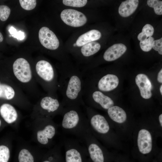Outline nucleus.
<instances>
[{
    "label": "nucleus",
    "instance_id": "obj_17",
    "mask_svg": "<svg viewBox=\"0 0 162 162\" xmlns=\"http://www.w3.org/2000/svg\"><path fill=\"white\" fill-rule=\"evenodd\" d=\"M101 37L100 32L98 30L93 29L82 34L77 39L76 46L80 47L91 42L99 39Z\"/></svg>",
    "mask_w": 162,
    "mask_h": 162
},
{
    "label": "nucleus",
    "instance_id": "obj_11",
    "mask_svg": "<svg viewBox=\"0 0 162 162\" xmlns=\"http://www.w3.org/2000/svg\"><path fill=\"white\" fill-rule=\"evenodd\" d=\"M39 41L46 48L55 50L59 47V42L57 37L52 31L46 27H43L40 29L38 33Z\"/></svg>",
    "mask_w": 162,
    "mask_h": 162
},
{
    "label": "nucleus",
    "instance_id": "obj_1",
    "mask_svg": "<svg viewBox=\"0 0 162 162\" xmlns=\"http://www.w3.org/2000/svg\"><path fill=\"white\" fill-rule=\"evenodd\" d=\"M58 91L62 97L64 107L84 106L83 99L84 78L82 72L71 67H64L58 70Z\"/></svg>",
    "mask_w": 162,
    "mask_h": 162
},
{
    "label": "nucleus",
    "instance_id": "obj_21",
    "mask_svg": "<svg viewBox=\"0 0 162 162\" xmlns=\"http://www.w3.org/2000/svg\"><path fill=\"white\" fill-rule=\"evenodd\" d=\"M154 32V28L150 24H147L143 27L142 31L140 33L138 36L137 38L140 41L143 40L151 37Z\"/></svg>",
    "mask_w": 162,
    "mask_h": 162
},
{
    "label": "nucleus",
    "instance_id": "obj_26",
    "mask_svg": "<svg viewBox=\"0 0 162 162\" xmlns=\"http://www.w3.org/2000/svg\"><path fill=\"white\" fill-rule=\"evenodd\" d=\"M10 157L9 148L4 145L0 146V162H8Z\"/></svg>",
    "mask_w": 162,
    "mask_h": 162
},
{
    "label": "nucleus",
    "instance_id": "obj_23",
    "mask_svg": "<svg viewBox=\"0 0 162 162\" xmlns=\"http://www.w3.org/2000/svg\"><path fill=\"white\" fill-rule=\"evenodd\" d=\"M147 3L150 7L154 8L155 13L158 15L162 14V1L158 0H148Z\"/></svg>",
    "mask_w": 162,
    "mask_h": 162
},
{
    "label": "nucleus",
    "instance_id": "obj_22",
    "mask_svg": "<svg viewBox=\"0 0 162 162\" xmlns=\"http://www.w3.org/2000/svg\"><path fill=\"white\" fill-rule=\"evenodd\" d=\"M19 162H34V158L30 152L25 148L22 149L18 155Z\"/></svg>",
    "mask_w": 162,
    "mask_h": 162
},
{
    "label": "nucleus",
    "instance_id": "obj_27",
    "mask_svg": "<svg viewBox=\"0 0 162 162\" xmlns=\"http://www.w3.org/2000/svg\"><path fill=\"white\" fill-rule=\"evenodd\" d=\"M19 1L22 8L28 10L34 9L37 4L36 0H20Z\"/></svg>",
    "mask_w": 162,
    "mask_h": 162
},
{
    "label": "nucleus",
    "instance_id": "obj_25",
    "mask_svg": "<svg viewBox=\"0 0 162 162\" xmlns=\"http://www.w3.org/2000/svg\"><path fill=\"white\" fill-rule=\"evenodd\" d=\"M86 0H63V3L65 5L75 7H82L85 6Z\"/></svg>",
    "mask_w": 162,
    "mask_h": 162
},
{
    "label": "nucleus",
    "instance_id": "obj_31",
    "mask_svg": "<svg viewBox=\"0 0 162 162\" xmlns=\"http://www.w3.org/2000/svg\"><path fill=\"white\" fill-rule=\"evenodd\" d=\"M157 80L158 82L160 83H162V69H161L159 72Z\"/></svg>",
    "mask_w": 162,
    "mask_h": 162
},
{
    "label": "nucleus",
    "instance_id": "obj_10",
    "mask_svg": "<svg viewBox=\"0 0 162 162\" xmlns=\"http://www.w3.org/2000/svg\"><path fill=\"white\" fill-rule=\"evenodd\" d=\"M60 17L65 24L74 27L82 26L87 21L86 16L83 13L71 9H65L62 10Z\"/></svg>",
    "mask_w": 162,
    "mask_h": 162
},
{
    "label": "nucleus",
    "instance_id": "obj_19",
    "mask_svg": "<svg viewBox=\"0 0 162 162\" xmlns=\"http://www.w3.org/2000/svg\"><path fill=\"white\" fill-rule=\"evenodd\" d=\"M110 118L114 121L118 123L124 122L127 119V115L125 111L117 106H113L107 110Z\"/></svg>",
    "mask_w": 162,
    "mask_h": 162
},
{
    "label": "nucleus",
    "instance_id": "obj_34",
    "mask_svg": "<svg viewBox=\"0 0 162 162\" xmlns=\"http://www.w3.org/2000/svg\"><path fill=\"white\" fill-rule=\"evenodd\" d=\"M52 156H50V157L49 158V160H46L43 161V162H52Z\"/></svg>",
    "mask_w": 162,
    "mask_h": 162
},
{
    "label": "nucleus",
    "instance_id": "obj_12",
    "mask_svg": "<svg viewBox=\"0 0 162 162\" xmlns=\"http://www.w3.org/2000/svg\"><path fill=\"white\" fill-rule=\"evenodd\" d=\"M84 79L92 84L96 83L98 90L105 92L114 89L117 87L119 83V80L117 76L110 74L103 75L98 80L89 81Z\"/></svg>",
    "mask_w": 162,
    "mask_h": 162
},
{
    "label": "nucleus",
    "instance_id": "obj_29",
    "mask_svg": "<svg viewBox=\"0 0 162 162\" xmlns=\"http://www.w3.org/2000/svg\"><path fill=\"white\" fill-rule=\"evenodd\" d=\"M152 48L155 51H158V53L162 55V38L154 40Z\"/></svg>",
    "mask_w": 162,
    "mask_h": 162
},
{
    "label": "nucleus",
    "instance_id": "obj_7",
    "mask_svg": "<svg viewBox=\"0 0 162 162\" xmlns=\"http://www.w3.org/2000/svg\"><path fill=\"white\" fill-rule=\"evenodd\" d=\"M65 151L64 162H89L86 147L74 139L65 138L63 140Z\"/></svg>",
    "mask_w": 162,
    "mask_h": 162
},
{
    "label": "nucleus",
    "instance_id": "obj_36",
    "mask_svg": "<svg viewBox=\"0 0 162 162\" xmlns=\"http://www.w3.org/2000/svg\"><path fill=\"white\" fill-rule=\"evenodd\" d=\"M160 92L161 95H162V85H161L160 88Z\"/></svg>",
    "mask_w": 162,
    "mask_h": 162
},
{
    "label": "nucleus",
    "instance_id": "obj_18",
    "mask_svg": "<svg viewBox=\"0 0 162 162\" xmlns=\"http://www.w3.org/2000/svg\"><path fill=\"white\" fill-rule=\"evenodd\" d=\"M138 4V0H127L122 2L118 8L119 14L124 17L130 16L135 11Z\"/></svg>",
    "mask_w": 162,
    "mask_h": 162
},
{
    "label": "nucleus",
    "instance_id": "obj_9",
    "mask_svg": "<svg viewBox=\"0 0 162 162\" xmlns=\"http://www.w3.org/2000/svg\"><path fill=\"white\" fill-rule=\"evenodd\" d=\"M44 125L38 131L37 137L41 145L47 146L50 144L57 132V126L52 121L51 118L43 117Z\"/></svg>",
    "mask_w": 162,
    "mask_h": 162
},
{
    "label": "nucleus",
    "instance_id": "obj_38",
    "mask_svg": "<svg viewBox=\"0 0 162 162\" xmlns=\"http://www.w3.org/2000/svg\"><path fill=\"white\" fill-rule=\"evenodd\" d=\"M1 120H0V126H1Z\"/></svg>",
    "mask_w": 162,
    "mask_h": 162
},
{
    "label": "nucleus",
    "instance_id": "obj_5",
    "mask_svg": "<svg viewBox=\"0 0 162 162\" xmlns=\"http://www.w3.org/2000/svg\"><path fill=\"white\" fill-rule=\"evenodd\" d=\"M64 106L58 98L47 94L42 95L35 105L34 116L51 118L58 115H61Z\"/></svg>",
    "mask_w": 162,
    "mask_h": 162
},
{
    "label": "nucleus",
    "instance_id": "obj_28",
    "mask_svg": "<svg viewBox=\"0 0 162 162\" xmlns=\"http://www.w3.org/2000/svg\"><path fill=\"white\" fill-rule=\"evenodd\" d=\"M10 9L5 5H0V20L2 21H6L8 18L10 13Z\"/></svg>",
    "mask_w": 162,
    "mask_h": 162
},
{
    "label": "nucleus",
    "instance_id": "obj_13",
    "mask_svg": "<svg viewBox=\"0 0 162 162\" xmlns=\"http://www.w3.org/2000/svg\"><path fill=\"white\" fill-rule=\"evenodd\" d=\"M137 145L141 153L145 154L149 153L152 148V140L151 134L147 130L142 129L138 133Z\"/></svg>",
    "mask_w": 162,
    "mask_h": 162
},
{
    "label": "nucleus",
    "instance_id": "obj_4",
    "mask_svg": "<svg viewBox=\"0 0 162 162\" xmlns=\"http://www.w3.org/2000/svg\"><path fill=\"white\" fill-rule=\"evenodd\" d=\"M36 81L46 94L58 97V74L52 64L44 59L40 60L32 67Z\"/></svg>",
    "mask_w": 162,
    "mask_h": 162
},
{
    "label": "nucleus",
    "instance_id": "obj_16",
    "mask_svg": "<svg viewBox=\"0 0 162 162\" xmlns=\"http://www.w3.org/2000/svg\"><path fill=\"white\" fill-rule=\"evenodd\" d=\"M127 49L126 46L123 44H114L106 50L104 54L103 58L107 62L114 61L120 57Z\"/></svg>",
    "mask_w": 162,
    "mask_h": 162
},
{
    "label": "nucleus",
    "instance_id": "obj_39",
    "mask_svg": "<svg viewBox=\"0 0 162 162\" xmlns=\"http://www.w3.org/2000/svg\"><path fill=\"white\" fill-rule=\"evenodd\" d=\"M1 81H2V80H1L0 79V83L1 82Z\"/></svg>",
    "mask_w": 162,
    "mask_h": 162
},
{
    "label": "nucleus",
    "instance_id": "obj_32",
    "mask_svg": "<svg viewBox=\"0 0 162 162\" xmlns=\"http://www.w3.org/2000/svg\"><path fill=\"white\" fill-rule=\"evenodd\" d=\"M9 31L11 34H14V35L17 32L16 29L12 27H11L9 30Z\"/></svg>",
    "mask_w": 162,
    "mask_h": 162
},
{
    "label": "nucleus",
    "instance_id": "obj_30",
    "mask_svg": "<svg viewBox=\"0 0 162 162\" xmlns=\"http://www.w3.org/2000/svg\"><path fill=\"white\" fill-rule=\"evenodd\" d=\"M16 33L14 36H12L14 38H16L18 39L22 40L25 38L24 33L21 31H19L18 33Z\"/></svg>",
    "mask_w": 162,
    "mask_h": 162
},
{
    "label": "nucleus",
    "instance_id": "obj_35",
    "mask_svg": "<svg viewBox=\"0 0 162 162\" xmlns=\"http://www.w3.org/2000/svg\"><path fill=\"white\" fill-rule=\"evenodd\" d=\"M3 37L2 34L0 32V42H1L3 41Z\"/></svg>",
    "mask_w": 162,
    "mask_h": 162
},
{
    "label": "nucleus",
    "instance_id": "obj_14",
    "mask_svg": "<svg viewBox=\"0 0 162 162\" xmlns=\"http://www.w3.org/2000/svg\"><path fill=\"white\" fill-rule=\"evenodd\" d=\"M135 82L142 97L146 99L151 98L152 96V86L147 76L144 74H139L136 76Z\"/></svg>",
    "mask_w": 162,
    "mask_h": 162
},
{
    "label": "nucleus",
    "instance_id": "obj_8",
    "mask_svg": "<svg viewBox=\"0 0 162 162\" xmlns=\"http://www.w3.org/2000/svg\"><path fill=\"white\" fill-rule=\"evenodd\" d=\"M83 141L86 144L88 156L92 162H106L104 150L96 142L91 131L85 136Z\"/></svg>",
    "mask_w": 162,
    "mask_h": 162
},
{
    "label": "nucleus",
    "instance_id": "obj_6",
    "mask_svg": "<svg viewBox=\"0 0 162 162\" xmlns=\"http://www.w3.org/2000/svg\"><path fill=\"white\" fill-rule=\"evenodd\" d=\"M103 92L84 80L82 98L86 106L91 108L98 105L107 110L113 106V100Z\"/></svg>",
    "mask_w": 162,
    "mask_h": 162
},
{
    "label": "nucleus",
    "instance_id": "obj_33",
    "mask_svg": "<svg viewBox=\"0 0 162 162\" xmlns=\"http://www.w3.org/2000/svg\"><path fill=\"white\" fill-rule=\"evenodd\" d=\"M159 121L160 124L161 126L162 127V114H161L159 117Z\"/></svg>",
    "mask_w": 162,
    "mask_h": 162
},
{
    "label": "nucleus",
    "instance_id": "obj_20",
    "mask_svg": "<svg viewBox=\"0 0 162 162\" xmlns=\"http://www.w3.org/2000/svg\"><path fill=\"white\" fill-rule=\"evenodd\" d=\"M100 47V45L98 42H91L82 46L81 49V52L83 57H88L98 52Z\"/></svg>",
    "mask_w": 162,
    "mask_h": 162
},
{
    "label": "nucleus",
    "instance_id": "obj_15",
    "mask_svg": "<svg viewBox=\"0 0 162 162\" xmlns=\"http://www.w3.org/2000/svg\"><path fill=\"white\" fill-rule=\"evenodd\" d=\"M0 114L8 124H12L18 118L19 115L16 110L10 103H5L0 106Z\"/></svg>",
    "mask_w": 162,
    "mask_h": 162
},
{
    "label": "nucleus",
    "instance_id": "obj_37",
    "mask_svg": "<svg viewBox=\"0 0 162 162\" xmlns=\"http://www.w3.org/2000/svg\"><path fill=\"white\" fill-rule=\"evenodd\" d=\"M73 46H76V43H75V44H74Z\"/></svg>",
    "mask_w": 162,
    "mask_h": 162
},
{
    "label": "nucleus",
    "instance_id": "obj_24",
    "mask_svg": "<svg viewBox=\"0 0 162 162\" xmlns=\"http://www.w3.org/2000/svg\"><path fill=\"white\" fill-rule=\"evenodd\" d=\"M154 40V38L151 37L145 40L140 41V45L141 49L144 52H148L150 51L152 48Z\"/></svg>",
    "mask_w": 162,
    "mask_h": 162
},
{
    "label": "nucleus",
    "instance_id": "obj_2",
    "mask_svg": "<svg viewBox=\"0 0 162 162\" xmlns=\"http://www.w3.org/2000/svg\"><path fill=\"white\" fill-rule=\"evenodd\" d=\"M6 74L7 76L29 96L39 98L42 95L34 77L32 67L26 58L16 59Z\"/></svg>",
    "mask_w": 162,
    "mask_h": 162
},
{
    "label": "nucleus",
    "instance_id": "obj_3",
    "mask_svg": "<svg viewBox=\"0 0 162 162\" xmlns=\"http://www.w3.org/2000/svg\"><path fill=\"white\" fill-rule=\"evenodd\" d=\"M60 126L65 133L73 135L83 140L90 131L87 118L79 106L64 107L61 115Z\"/></svg>",
    "mask_w": 162,
    "mask_h": 162
}]
</instances>
